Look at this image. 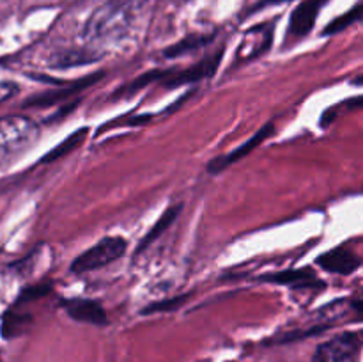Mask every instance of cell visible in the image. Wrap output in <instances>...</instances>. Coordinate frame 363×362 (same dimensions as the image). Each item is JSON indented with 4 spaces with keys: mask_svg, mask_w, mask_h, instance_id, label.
Returning <instances> with one entry per match:
<instances>
[{
    "mask_svg": "<svg viewBox=\"0 0 363 362\" xmlns=\"http://www.w3.org/2000/svg\"><path fill=\"white\" fill-rule=\"evenodd\" d=\"M128 248V241L123 236H105L92 245L91 248L78 256L73 263H71V272L73 273H87L94 272V270L103 268V266L110 265V263L117 261L123 258L124 252Z\"/></svg>",
    "mask_w": 363,
    "mask_h": 362,
    "instance_id": "obj_3",
    "label": "cell"
},
{
    "mask_svg": "<svg viewBox=\"0 0 363 362\" xmlns=\"http://www.w3.org/2000/svg\"><path fill=\"white\" fill-rule=\"evenodd\" d=\"M133 14L113 0H106L85 23L84 38L87 41H110L121 38L126 34Z\"/></svg>",
    "mask_w": 363,
    "mask_h": 362,
    "instance_id": "obj_2",
    "label": "cell"
},
{
    "mask_svg": "<svg viewBox=\"0 0 363 362\" xmlns=\"http://www.w3.org/2000/svg\"><path fill=\"white\" fill-rule=\"evenodd\" d=\"M101 77H103V73L89 75V77L80 78V80H74V82H69V84H66V85H60V89H52V91L41 92V94H34L23 103V106L25 109H28V106H35V109L52 106V105H55V103L64 102V99H69L71 96L80 94L82 91H85L87 87L94 85Z\"/></svg>",
    "mask_w": 363,
    "mask_h": 362,
    "instance_id": "obj_6",
    "label": "cell"
},
{
    "mask_svg": "<svg viewBox=\"0 0 363 362\" xmlns=\"http://www.w3.org/2000/svg\"><path fill=\"white\" fill-rule=\"evenodd\" d=\"M113 2H117L119 6L126 7L128 11H131V13H137L138 9H142V7L145 6V2L147 0H113Z\"/></svg>",
    "mask_w": 363,
    "mask_h": 362,
    "instance_id": "obj_23",
    "label": "cell"
},
{
    "mask_svg": "<svg viewBox=\"0 0 363 362\" xmlns=\"http://www.w3.org/2000/svg\"><path fill=\"white\" fill-rule=\"evenodd\" d=\"M32 322L34 319H32L30 314H23V312L18 311H7L2 319V336L6 339H14V337L27 332Z\"/></svg>",
    "mask_w": 363,
    "mask_h": 362,
    "instance_id": "obj_16",
    "label": "cell"
},
{
    "mask_svg": "<svg viewBox=\"0 0 363 362\" xmlns=\"http://www.w3.org/2000/svg\"><path fill=\"white\" fill-rule=\"evenodd\" d=\"M87 133H89V128H80V130L73 131V133L67 135L62 142H59L52 151L46 153V155L39 160V163H41V165L43 163H52V162H57L59 158H62V156L69 155V153L74 151L78 146L84 144Z\"/></svg>",
    "mask_w": 363,
    "mask_h": 362,
    "instance_id": "obj_15",
    "label": "cell"
},
{
    "mask_svg": "<svg viewBox=\"0 0 363 362\" xmlns=\"http://www.w3.org/2000/svg\"><path fill=\"white\" fill-rule=\"evenodd\" d=\"M362 350V337L358 332L339 334L333 339L319 344L312 362H357Z\"/></svg>",
    "mask_w": 363,
    "mask_h": 362,
    "instance_id": "obj_4",
    "label": "cell"
},
{
    "mask_svg": "<svg viewBox=\"0 0 363 362\" xmlns=\"http://www.w3.org/2000/svg\"><path fill=\"white\" fill-rule=\"evenodd\" d=\"M151 114H138V116H131L130 119H119L124 126H135V124H144L147 121H151Z\"/></svg>",
    "mask_w": 363,
    "mask_h": 362,
    "instance_id": "obj_22",
    "label": "cell"
},
{
    "mask_svg": "<svg viewBox=\"0 0 363 362\" xmlns=\"http://www.w3.org/2000/svg\"><path fill=\"white\" fill-rule=\"evenodd\" d=\"M261 283L268 284H279V286L293 287V290H321L325 287V283L315 275L314 268L305 266V268H289L282 270V272L266 273V275L259 277Z\"/></svg>",
    "mask_w": 363,
    "mask_h": 362,
    "instance_id": "obj_7",
    "label": "cell"
},
{
    "mask_svg": "<svg viewBox=\"0 0 363 362\" xmlns=\"http://www.w3.org/2000/svg\"><path fill=\"white\" fill-rule=\"evenodd\" d=\"M181 209H183V204L170 206V208H167L165 212H163L162 215H160V219L156 220L155 226H152L151 229H149L147 233H145V236L142 238V241H140V243H138V247H137V256H140L142 252L145 251V248L151 247V245L155 243V241L158 240V238L162 236V234L165 233V231L169 229L170 226H172L174 220H176L177 216H179Z\"/></svg>",
    "mask_w": 363,
    "mask_h": 362,
    "instance_id": "obj_13",
    "label": "cell"
},
{
    "mask_svg": "<svg viewBox=\"0 0 363 362\" xmlns=\"http://www.w3.org/2000/svg\"><path fill=\"white\" fill-rule=\"evenodd\" d=\"M50 291H52V287L48 284H34V286H28L25 290H21L20 297H18V304H27V302L38 300V298L46 297Z\"/></svg>",
    "mask_w": 363,
    "mask_h": 362,
    "instance_id": "obj_20",
    "label": "cell"
},
{
    "mask_svg": "<svg viewBox=\"0 0 363 362\" xmlns=\"http://www.w3.org/2000/svg\"><path fill=\"white\" fill-rule=\"evenodd\" d=\"M191 293H184L181 297H174V298H167V300H160L155 302V304H149L142 309V314H155V312H169V311H176L179 309L181 305H184L190 298Z\"/></svg>",
    "mask_w": 363,
    "mask_h": 362,
    "instance_id": "obj_18",
    "label": "cell"
},
{
    "mask_svg": "<svg viewBox=\"0 0 363 362\" xmlns=\"http://www.w3.org/2000/svg\"><path fill=\"white\" fill-rule=\"evenodd\" d=\"M323 4H325V0H305L293 11L289 20V31H287L289 38L300 39L311 34Z\"/></svg>",
    "mask_w": 363,
    "mask_h": 362,
    "instance_id": "obj_11",
    "label": "cell"
},
{
    "mask_svg": "<svg viewBox=\"0 0 363 362\" xmlns=\"http://www.w3.org/2000/svg\"><path fill=\"white\" fill-rule=\"evenodd\" d=\"M362 16V7L357 6L353 7V9L350 11V13L342 14V16L335 18V20L332 21V23L328 25V27L325 28V35H330V34H337V32H342L344 28H347L350 25H353L354 21L360 20Z\"/></svg>",
    "mask_w": 363,
    "mask_h": 362,
    "instance_id": "obj_19",
    "label": "cell"
},
{
    "mask_svg": "<svg viewBox=\"0 0 363 362\" xmlns=\"http://www.w3.org/2000/svg\"><path fill=\"white\" fill-rule=\"evenodd\" d=\"M62 305L69 318L74 322L91 323V325L98 327H105L108 323V316H106L103 305L91 298H71V300L62 302Z\"/></svg>",
    "mask_w": 363,
    "mask_h": 362,
    "instance_id": "obj_10",
    "label": "cell"
},
{
    "mask_svg": "<svg viewBox=\"0 0 363 362\" xmlns=\"http://www.w3.org/2000/svg\"><path fill=\"white\" fill-rule=\"evenodd\" d=\"M273 39V28L268 25H259L245 34L243 43L238 50V60H252L268 52Z\"/></svg>",
    "mask_w": 363,
    "mask_h": 362,
    "instance_id": "obj_12",
    "label": "cell"
},
{
    "mask_svg": "<svg viewBox=\"0 0 363 362\" xmlns=\"http://www.w3.org/2000/svg\"><path fill=\"white\" fill-rule=\"evenodd\" d=\"M315 265L321 266L323 270L330 273H337V275H351L357 272L362 265L360 256L354 254L350 248H332V251L325 252L315 259Z\"/></svg>",
    "mask_w": 363,
    "mask_h": 362,
    "instance_id": "obj_9",
    "label": "cell"
},
{
    "mask_svg": "<svg viewBox=\"0 0 363 362\" xmlns=\"http://www.w3.org/2000/svg\"><path fill=\"white\" fill-rule=\"evenodd\" d=\"M273 131H275V124H273V123L264 124V126H262L261 130H259L257 133L254 135V137L248 138V141L245 142V144H241L240 148L234 149V151H230V153H227V155L216 156L215 160H211V162H209L208 165H206V167H208V172L220 174V172H222V170L229 169V167L233 165V163H236V162H240V160H243L245 156L250 155V153L254 151V149H257L259 146L262 144V142L268 141V138L273 135Z\"/></svg>",
    "mask_w": 363,
    "mask_h": 362,
    "instance_id": "obj_8",
    "label": "cell"
},
{
    "mask_svg": "<svg viewBox=\"0 0 363 362\" xmlns=\"http://www.w3.org/2000/svg\"><path fill=\"white\" fill-rule=\"evenodd\" d=\"M18 92V85L11 84V82H0V102H6V99L13 98Z\"/></svg>",
    "mask_w": 363,
    "mask_h": 362,
    "instance_id": "obj_21",
    "label": "cell"
},
{
    "mask_svg": "<svg viewBox=\"0 0 363 362\" xmlns=\"http://www.w3.org/2000/svg\"><path fill=\"white\" fill-rule=\"evenodd\" d=\"M39 124L27 116L0 117V167L13 162L38 142Z\"/></svg>",
    "mask_w": 363,
    "mask_h": 362,
    "instance_id": "obj_1",
    "label": "cell"
},
{
    "mask_svg": "<svg viewBox=\"0 0 363 362\" xmlns=\"http://www.w3.org/2000/svg\"><path fill=\"white\" fill-rule=\"evenodd\" d=\"M101 53L94 52L89 48H74L60 52L59 55L53 57L52 66L53 67H77V66H87V64H94L101 60Z\"/></svg>",
    "mask_w": 363,
    "mask_h": 362,
    "instance_id": "obj_14",
    "label": "cell"
},
{
    "mask_svg": "<svg viewBox=\"0 0 363 362\" xmlns=\"http://www.w3.org/2000/svg\"><path fill=\"white\" fill-rule=\"evenodd\" d=\"M223 57L222 52H216L215 55L206 57V59L199 60L194 66L186 67V70H160V84L165 89H176L181 87V85L194 84V82L204 80V78H209L215 75V71L218 70L220 60Z\"/></svg>",
    "mask_w": 363,
    "mask_h": 362,
    "instance_id": "obj_5",
    "label": "cell"
},
{
    "mask_svg": "<svg viewBox=\"0 0 363 362\" xmlns=\"http://www.w3.org/2000/svg\"><path fill=\"white\" fill-rule=\"evenodd\" d=\"M209 41H211V35H190V38H184L179 43H176V45L169 46L163 52V57H167V59H176L179 55H186V53L195 52V50H201Z\"/></svg>",
    "mask_w": 363,
    "mask_h": 362,
    "instance_id": "obj_17",
    "label": "cell"
}]
</instances>
